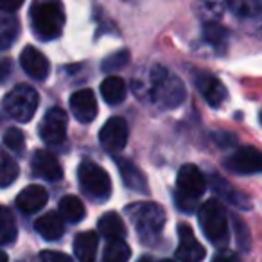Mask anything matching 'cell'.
Instances as JSON below:
<instances>
[{
	"label": "cell",
	"mask_w": 262,
	"mask_h": 262,
	"mask_svg": "<svg viewBox=\"0 0 262 262\" xmlns=\"http://www.w3.org/2000/svg\"><path fill=\"white\" fill-rule=\"evenodd\" d=\"M99 237L95 232L77 233L74 239V253L79 258V262H94L97 255Z\"/></svg>",
	"instance_id": "20"
},
{
	"label": "cell",
	"mask_w": 262,
	"mask_h": 262,
	"mask_svg": "<svg viewBox=\"0 0 262 262\" xmlns=\"http://www.w3.org/2000/svg\"><path fill=\"white\" fill-rule=\"evenodd\" d=\"M31 27L38 40L51 41L61 34L65 26V9L59 2H34L31 4Z\"/></svg>",
	"instance_id": "2"
},
{
	"label": "cell",
	"mask_w": 262,
	"mask_h": 262,
	"mask_svg": "<svg viewBox=\"0 0 262 262\" xmlns=\"http://www.w3.org/2000/svg\"><path fill=\"white\" fill-rule=\"evenodd\" d=\"M18 164L6 151L0 149V187H9L18 178Z\"/></svg>",
	"instance_id": "26"
},
{
	"label": "cell",
	"mask_w": 262,
	"mask_h": 262,
	"mask_svg": "<svg viewBox=\"0 0 262 262\" xmlns=\"http://www.w3.org/2000/svg\"><path fill=\"white\" fill-rule=\"evenodd\" d=\"M127 139H129V129L122 117H112L110 120H106L102 129L99 131V140L108 153L122 151L127 144Z\"/></svg>",
	"instance_id": "8"
},
{
	"label": "cell",
	"mask_w": 262,
	"mask_h": 262,
	"mask_svg": "<svg viewBox=\"0 0 262 262\" xmlns=\"http://www.w3.org/2000/svg\"><path fill=\"white\" fill-rule=\"evenodd\" d=\"M18 237V228L13 212L0 205V244H13Z\"/></svg>",
	"instance_id": "23"
},
{
	"label": "cell",
	"mask_w": 262,
	"mask_h": 262,
	"mask_svg": "<svg viewBox=\"0 0 262 262\" xmlns=\"http://www.w3.org/2000/svg\"><path fill=\"white\" fill-rule=\"evenodd\" d=\"M0 262H9L8 255H6V251H2V250H0Z\"/></svg>",
	"instance_id": "38"
},
{
	"label": "cell",
	"mask_w": 262,
	"mask_h": 262,
	"mask_svg": "<svg viewBox=\"0 0 262 262\" xmlns=\"http://www.w3.org/2000/svg\"><path fill=\"white\" fill-rule=\"evenodd\" d=\"M20 65L26 70V74H29L36 81L47 79L49 70H51V65H49V59L45 58V54H41L33 45H27L22 51V54H20Z\"/></svg>",
	"instance_id": "14"
},
{
	"label": "cell",
	"mask_w": 262,
	"mask_h": 262,
	"mask_svg": "<svg viewBox=\"0 0 262 262\" xmlns=\"http://www.w3.org/2000/svg\"><path fill=\"white\" fill-rule=\"evenodd\" d=\"M102 257H104V262H127L131 257V248L124 239L108 241Z\"/></svg>",
	"instance_id": "25"
},
{
	"label": "cell",
	"mask_w": 262,
	"mask_h": 262,
	"mask_svg": "<svg viewBox=\"0 0 262 262\" xmlns=\"http://www.w3.org/2000/svg\"><path fill=\"white\" fill-rule=\"evenodd\" d=\"M126 94H127V86L122 77L108 76L101 83V95L110 106L120 104V102L126 99Z\"/></svg>",
	"instance_id": "22"
},
{
	"label": "cell",
	"mask_w": 262,
	"mask_h": 262,
	"mask_svg": "<svg viewBox=\"0 0 262 262\" xmlns=\"http://www.w3.org/2000/svg\"><path fill=\"white\" fill-rule=\"evenodd\" d=\"M34 228L40 233L43 239L47 241H56L63 235L65 232V225H63V217L56 212H47L45 215L36 219L34 223Z\"/></svg>",
	"instance_id": "19"
},
{
	"label": "cell",
	"mask_w": 262,
	"mask_h": 262,
	"mask_svg": "<svg viewBox=\"0 0 262 262\" xmlns=\"http://www.w3.org/2000/svg\"><path fill=\"white\" fill-rule=\"evenodd\" d=\"M233 226H235L237 241H239L241 248L248 250V243H250V233H248V228H246V225H244V221H241L239 217H233Z\"/></svg>",
	"instance_id": "32"
},
{
	"label": "cell",
	"mask_w": 262,
	"mask_h": 262,
	"mask_svg": "<svg viewBox=\"0 0 262 262\" xmlns=\"http://www.w3.org/2000/svg\"><path fill=\"white\" fill-rule=\"evenodd\" d=\"M67 117L65 110L51 108L43 115V120L40 124V137L47 146H61L67 139Z\"/></svg>",
	"instance_id": "7"
},
{
	"label": "cell",
	"mask_w": 262,
	"mask_h": 262,
	"mask_svg": "<svg viewBox=\"0 0 262 262\" xmlns=\"http://www.w3.org/2000/svg\"><path fill=\"white\" fill-rule=\"evenodd\" d=\"M194 83H196L198 92L203 95L205 101H207L212 108L223 106V102L228 97V92H226L225 84H223L217 77L208 72H198L196 76H194Z\"/></svg>",
	"instance_id": "11"
},
{
	"label": "cell",
	"mask_w": 262,
	"mask_h": 262,
	"mask_svg": "<svg viewBox=\"0 0 262 262\" xmlns=\"http://www.w3.org/2000/svg\"><path fill=\"white\" fill-rule=\"evenodd\" d=\"M127 63H129V51L122 49V51H117V52H113L112 56H108V58L102 61L101 69L104 70V72H115V70L124 69Z\"/></svg>",
	"instance_id": "29"
},
{
	"label": "cell",
	"mask_w": 262,
	"mask_h": 262,
	"mask_svg": "<svg viewBox=\"0 0 262 262\" xmlns=\"http://www.w3.org/2000/svg\"><path fill=\"white\" fill-rule=\"evenodd\" d=\"M151 81H153V86H151V94L157 104H160L165 110L178 108L183 101H185V86L180 81V77H176L174 74L167 72L162 67H157L151 74Z\"/></svg>",
	"instance_id": "4"
},
{
	"label": "cell",
	"mask_w": 262,
	"mask_h": 262,
	"mask_svg": "<svg viewBox=\"0 0 262 262\" xmlns=\"http://www.w3.org/2000/svg\"><path fill=\"white\" fill-rule=\"evenodd\" d=\"M131 223L135 226L139 239L144 244L151 246L162 235V230L165 225V212L157 203H137L126 207Z\"/></svg>",
	"instance_id": "1"
},
{
	"label": "cell",
	"mask_w": 262,
	"mask_h": 262,
	"mask_svg": "<svg viewBox=\"0 0 262 262\" xmlns=\"http://www.w3.org/2000/svg\"><path fill=\"white\" fill-rule=\"evenodd\" d=\"M176 185H178L180 194L190 198V200H198L200 196H203L205 189H207V180L194 164H185L178 171Z\"/></svg>",
	"instance_id": "10"
},
{
	"label": "cell",
	"mask_w": 262,
	"mask_h": 262,
	"mask_svg": "<svg viewBox=\"0 0 262 262\" xmlns=\"http://www.w3.org/2000/svg\"><path fill=\"white\" fill-rule=\"evenodd\" d=\"M198 221L203 230L205 237L215 246H226L230 239L228 217L221 201L208 200L198 210Z\"/></svg>",
	"instance_id": "3"
},
{
	"label": "cell",
	"mask_w": 262,
	"mask_h": 262,
	"mask_svg": "<svg viewBox=\"0 0 262 262\" xmlns=\"http://www.w3.org/2000/svg\"><path fill=\"white\" fill-rule=\"evenodd\" d=\"M22 0H16V2H6V0H0V9L4 13H9V15H13V13L16 11V9L22 8Z\"/></svg>",
	"instance_id": "35"
},
{
	"label": "cell",
	"mask_w": 262,
	"mask_h": 262,
	"mask_svg": "<svg viewBox=\"0 0 262 262\" xmlns=\"http://www.w3.org/2000/svg\"><path fill=\"white\" fill-rule=\"evenodd\" d=\"M4 144L8 149H11L13 153H22L24 151V144H26V137L20 129L16 127H9L4 133Z\"/></svg>",
	"instance_id": "30"
},
{
	"label": "cell",
	"mask_w": 262,
	"mask_h": 262,
	"mask_svg": "<svg viewBox=\"0 0 262 262\" xmlns=\"http://www.w3.org/2000/svg\"><path fill=\"white\" fill-rule=\"evenodd\" d=\"M210 183H212V189L214 192L217 194L221 200H225L226 203L233 205L235 208L239 210H250L251 208V201L248 196H244L243 192L235 190L225 178H221L219 174H212L210 176Z\"/></svg>",
	"instance_id": "17"
},
{
	"label": "cell",
	"mask_w": 262,
	"mask_h": 262,
	"mask_svg": "<svg viewBox=\"0 0 262 262\" xmlns=\"http://www.w3.org/2000/svg\"><path fill=\"white\" fill-rule=\"evenodd\" d=\"M70 110L79 122H92L97 117V99L90 88H83L70 95Z\"/></svg>",
	"instance_id": "13"
},
{
	"label": "cell",
	"mask_w": 262,
	"mask_h": 262,
	"mask_svg": "<svg viewBox=\"0 0 262 262\" xmlns=\"http://www.w3.org/2000/svg\"><path fill=\"white\" fill-rule=\"evenodd\" d=\"M40 258L41 262H74V258H70V255L54 250H43L40 253Z\"/></svg>",
	"instance_id": "33"
},
{
	"label": "cell",
	"mask_w": 262,
	"mask_h": 262,
	"mask_svg": "<svg viewBox=\"0 0 262 262\" xmlns=\"http://www.w3.org/2000/svg\"><path fill=\"white\" fill-rule=\"evenodd\" d=\"M31 167L33 172L40 178L47 180V182H58L63 176V167L56 155L49 153V151H36L31 160Z\"/></svg>",
	"instance_id": "15"
},
{
	"label": "cell",
	"mask_w": 262,
	"mask_h": 262,
	"mask_svg": "<svg viewBox=\"0 0 262 262\" xmlns=\"http://www.w3.org/2000/svg\"><path fill=\"white\" fill-rule=\"evenodd\" d=\"M203 36L208 43L212 45H223L228 40V31L225 27H221L217 22H207L203 29Z\"/></svg>",
	"instance_id": "28"
},
{
	"label": "cell",
	"mask_w": 262,
	"mask_h": 262,
	"mask_svg": "<svg viewBox=\"0 0 262 262\" xmlns=\"http://www.w3.org/2000/svg\"><path fill=\"white\" fill-rule=\"evenodd\" d=\"M97 230L104 239L117 241L126 237V225H124L122 217L115 212H106L97 223Z\"/></svg>",
	"instance_id": "21"
},
{
	"label": "cell",
	"mask_w": 262,
	"mask_h": 262,
	"mask_svg": "<svg viewBox=\"0 0 262 262\" xmlns=\"http://www.w3.org/2000/svg\"><path fill=\"white\" fill-rule=\"evenodd\" d=\"M59 215L69 223H79L84 219V205L76 196H63L59 201Z\"/></svg>",
	"instance_id": "24"
},
{
	"label": "cell",
	"mask_w": 262,
	"mask_h": 262,
	"mask_svg": "<svg viewBox=\"0 0 262 262\" xmlns=\"http://www.w3.org/2000/svg\"><path fill=\"white\" fill-rule=\"evenodd\" d=\"M212 262H237V260L232 257V255H228V253H221V255H215L214 260H212Z\"/></svg>",
	"instance_id": "37"
},
{
	"label": "cell",
	"mask_w": 262,
	"mask_h": 262,
	"mask_svg": "<svg viewBox=\"0 0 262 262\" xmlns=\"http://www.w3.org/2000/svg\"><path fill=\"white\" fill-rule=\"evenodd\" d=\"M11 74V61L9 59H0V83H4Z\"/></svg>",
	"instance_id": "36"
},
{
	"label": "cell",
	"mask_w": 262,
	"mask_h": 262,
	"mask_svg": "<svg viewBox=\"0 0 262 262\" xmlns=\"http://www.w3.org/2000/svg\"><path fill=\"white\" fill-rule=\"evenodd\" d=\"M77 180L79 187L88 198L94 201L104 203L112 196V180L110 174L102 167L90 160H84L77 169Z\"/></svg>",
	"instance_id": "5"
},
{
	"label": "cell",
	"mask_w": 262,
	"mask_h": 262,
	"mask_svg": "<svg viewBox=\"0 0 262 262\" xmlns=\"http://www.w3.org/2000/svg\"><path fill=\"white\" fill-rule=\"evenodd\" d=\"M160 262H174V260H171V258H165V260H160Z\"/></svg>",
	"instance_id": "39"
},
{
	"label": "cell",
	"mask_w": 262,
	"mask_h": 262,
	"mask_svg": "<svg viewBox=\"0 0 262 262\" xmlns=\"http://www.w3.org/2000/svg\"><path fill=\"white\" fill-rule=\"evenodd\" d=\"M178 237L180 244L176 248V258L182 262H201L205 258V248L198 243L194 232L189 225H178Z\"/></svg>",
	"instance_id": "12"
},
{
	"label": "cell",
	"mask_w": 262,
	"mask_h": 262,
	"mask_svg": "<svg viewBox=\"0 0 262 262\" xmlns=\"http://www.w3.org/2000/svg\"><path fill=\"white\" fill-rule=\"evenodd\" d=\"M115 164L119 167L120 178H122L124 185L127 187L133 192L139 194H149V189H147V178L139 167L127 158H115Z\"/></svg>",
	"instance_id": "16"
},
{
	"label": "cell",
	"mask_w": 262,
	"mask_h": 262,
	"mask_svg": "<svg viewBox=\"0 0 262 262\" xmlns=\"http://www.w3.org/2000/svg\"><path fill=\"white\" fill-rule=\"evenodd\" d=\"M47 200H49V194L43 187L29 185L16 196V207L24 214H34V212H40L45 207Z\"/></svg>",
	"instance_id": "18"
},
{
	"label": "cell",
	"mask_w": 262,
	"mask_h": 262,
	"mask_svg": "<svg viewBox=\"0 0 262 262\" xmlns=\"http://www.w3.org/2000/svg\"><path fill=\"white\" fill-rule=\"evenodd\" d=\"M230 8L235 11V15L250 18V16L258 15V11L262 9V6L257 4V2H235V4H230Z\"/></svg>",
	"instance_id": "31"
},
{
	"label": "cell",
	"mask_w": 262,
	"mask_h": 262,
	"mask_svg": "<svg viewBox=\"0 0 262 262\" xmlns=\"http://www.w3.org/2000/svg\"><path fill=\"white\" fill-rule=\"evenodd\" d=\"M38 92L29 84H16L11 92H8L2 101V108L11 119L18 122H29L38 110Z\"/></svg>",
	"instance_id": "6"
},
{
	"label": "cell",
	"mask_w": 262,
	"mask_h": 262,
	"mask_svg": "<svg viewBox=\"0 0 262 262\" xmlns=\"http://www.w3.org/2000/svg\"><path fill=\"white\" fill-rule=\"evenodd\" d=\"M18 34V20L13 15H8L0 20V51L11 47V43L16 40Z\"/></svg>",
	"instance_id": "27"
},
{
	"label": "cell",
	"mask_w": 262,
	"mask_h": 262,
	"mask_svg": "<svg viewBox=\"0 0 262 262\" xmlns=\"http://www.w3.org/2000/svg\"><path fill=\"white\" fill-rule=\"evenodd\" d=\"M226 167L237 174H257L262 172V151L257 147H239L226 162Z\"/></svg>",
	"instance_id": "9"
},
{
	"label": "cell",
	"mask_w": 262,
	"mask_h": 262,
	"mask_svg": "<svg viewBox=\"0 0 262 262\" xmlns=\"http://www.w3.org/2000/svg\"><path fill=\"white\" fill-rule=\"evenodd\" d=\"M260 122H262V113H260Z\"/></svg>",
	"instance_id": "40"
},
{
	"label": "cell",
	"mask_w": 262,
	"mask_h": 262,
	"mask_svg": "<svg viewBox=\"0 0 262 262\" xmlns=\"http://www.w3.org/2000/svg\"><path fill=\"white\" fill-rule=\"evenodd\" d=\"M174 200H176V207L180 208L182 212H194L196 210V205H198V201L196 200H190V198H187V196H183V194H180L178 190L174 192Z\"/></svg>",
	"instance_id": "34"
}]
</instances>
